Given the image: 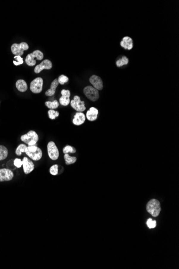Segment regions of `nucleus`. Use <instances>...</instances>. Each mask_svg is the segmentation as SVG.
Wrapping results in <instances>:
<instances>
[{
    "label": "nucleus",
    "mask_w": 179,
    "mask_h": 269,
    "mask_svg": "<svg viewBox=\"0 0 179 269\" xmlns=\"http://www.w3.org/2000/svg\"><path fill=\"white\" fill-rule=\"evenodd\" d=\"M147 210L153 217H157L161 211L160 202L155 199L150 200L147 204Z\"/></svg>",
    "instance_id": "f257e3e1"
},
{
    "label": "nucleus",
    "mask_w": 179,
    "mask_h": 269,
    "mask_svg": "<svg viewBox=\"0 0 179 269\" xmlns=\"http://www.w3.org/2000/svg\"><path fill=\"white\" fill-rule=\"evenodd\" d=\"M22 142H25L29 146H35L39 140L38 134L34 130H30L27 134L23 135L21 137Z\"/></svg>",
    "instance_id": "f03ea898"
},
{
    "label": "nucleus",
    "mask_w": 179,
    "mask_h": 269,
    "mask_svg": "<svg viewBox=\"0 0 179 269\" xmlns=\"http://www.w3.org/2000/svg\"><path fill=\"white\" fill-rule=\"evenodd\" d=\"M25 153L28 156L34 161L40 160L43 156L42 150L40 148H38L35 146L27 147Z\"/></svg>",
    "instance_id": "7ed1b4c3"
},
{
    "label": "nucleus",
    "mask_w": 179,
    "mask_h": 269,
    "mask_svg": "<svg viewBox=\"0 0 179 269\" xmlns=\"http://www.w3.org/2000/svg\"><path fill=\"white\" fill-rule=\"evenodd\" d=\"M43 54L40 50H35L32 53L29 54L25 59V62L29 66H34L36 64V60H41L43 59Z\"/></svg>",
    "instance_id": "20e7f679"
},
{
    "label": "nucleus",
    "mask_w": 179,
    "mask_h": 269,
    "mask_svg": "<svg viewBox=\"0 0 179 269\" xmlns=\"http://www.w3.org/2000/svg\"><path fill=\"white\" fill-rule=\"evenodd\" d=\"M84 95L90 101L95 102L99 98V94L98 90L92 86H87L84 88Z\"/></svg>",
    "instance_id": "39448f33"
},
{
    "label": "nucleus",
    "mask_w": 179,
    "mask_h": 269,
    "mask_svg": "<svg viewBox=\"0 0 179 269\" xmlns=\"http://www.w3.org/2000/svg\"><path fill=\"white\" fill-rule=\"evenodd\" d=\"M29 45L25 42H22L21 43H14L11 46V52L13 55H16L22 56L24 54V51L29 49Z\"/></svg>",
    "instance_id": "423d86ee"
},
{
    "label": "nucleus",
    "mask_w": 179,
    "mask_h": 269,
    "mask_svg": "<svg viewBox=\"0 0 179 269\" xmlns=\"http://www.w3.org/2000/svg\"><path fill=\"white\" fill-rule=\"evenodd\" d=\"M43 79L41 77H37L33 80L30 84V90L33 93L39 94L43 90Z\"/></svg>",
    "instance_id": "0eeeda50"
},
{
    "label": "nucleus",
    "mask_w": 179,
    "mask_h": 269,
    "mask_svg": "<svg viewBox=\"0 0 179 269\" xmlns=\"http://www.w3.org/2000/svg\"><path fill=\"white\" fill-rule=\"evenodd\" d=\"M71 106L76 111L79 112L84 111L86 109L85 106V102L81 101L80 97L78 96H74V98L70 102Z\"/></svg>",
    "instance_id": "6e6552de"
},
{
    "label": "nucleus",
    "mask_w": 179,
    "mask_h": 269,
    "mask_svg": "<svg viewBox=\"0 0 179 269\" xmlns=\"http://www.w3.org/2000/svg\"><path fill=\"white\" fill-rule=\"evenodd\" d=\"M47 152L49 158L52 160H56L59 156V152L54 142H49L47 144Z\"/></svg>",
    "instance_id": "1a4fd4ad"
},
{
    "label": "nucleus",
    "mask_w": 179,
    "mask_h": 269,
    "mask_svg": "<svg viewBox=\"0 0 179 269\" xmlns=\"http://www.w3.org/2000/svg\"><path fill=\"white\" fill-rule=\"evenodd\" d=\"M13 172L9 169H0V182L10 181L14 178Z\"/></svg>",
    "instance_id": "9d476101"
},
{
    "label": "nucleus",
    "mask_w": 179,
    "mask_h": 269,
    "mask_svg": "<svg viewBox=\"0 0 179 269\" xmlns=\"http://www.w3.org/2000/svg\"><path fill=\"white\" fill-rule=\"evenodd\" d=\"M89 81L96 89L101 90L103 89V82L99 76L93 75L90 77Z\"/></svg>",
    "instance_id": "9b49d317"
},
{
    "label": "nucleus",
    "mask_w": 179,
    "mask_h": 269,
    "mask_svg": "<svg viewBox=\"0 0 179 269\" xmlns=\"http://www.w3.org/2000/svg\"><path fill=\"white\" fill-rule=\"evenodd\" d=\"M23 170L25 174H30L34 169V164L32 161H30L26 157H24L22 160Z\"/></svg>",
    "instance_id": "f8f14e48"
},
{
    "label": "nucleus",
    "mask_w": 179,
    "mask_h": 269,
    "mask_svg": "<svg viewBox=\"0 0 179 269\" xmlns=\"http://www.w3.org/2000/svg\"><path fill=\"white\" fill-rule=\"evenodd\" d=\"M52 68V62L49 60L46 59L41 62L40 64L35 66L34 71L35 73L38 74L40 73L43 69H50Z\"/></svg>",
    "instance_id": "ddd939ff"
},
{
    "label": "nucleus",
    "mask_w": 179,
    "mask_h": 269,
    "mask_svg": "<svg viewBox=\"0 0 179 269\" xmlns=\"http://www.w3.org/2000/svg\"><path fill=\"white\" fill-rule=\"evenodd\" d=\"M62 96L60 98V103L63 106H67L70 103V92L69 90L63 89L61 91Z\"/></svg>",
    "instance_id": "4468645a"
},
{
    "label": "nucleus",
    "mask_w": 179,
    "mask_h": 269,
    "mask_svg": "<svg viewBox=\"0 0 179 269\" xmlns=\"http://www.w3.org/2000/svg\"><path fill=\"white\" fill-rule=\"evenodd\" d=\"M86 119L85 114L82 112H77L74 116V118L73 120V122L74 125L79 126L83 124Z\"/></svg>",
    "instance_id": "2eb2a0df"
},
{
    "label": "nucleus",
    "mask_w": 179,
    "mask_h": 269,
    "mask_svg": "<svg viewBox=\"0 0 179 269\" xmlns=\"http://www.w3.org/2000/svg\"><path fill=\"white\" fill-rule=\"evenodd\" d=\"M120 45L125 49L130 50L133 48V41L129 37H125L120 43Z\"/></svg>",
    "instance_id": "dca6fc26"
},
{
    "label": "nucleus",
    "mask_w": 179,
    "mask_h": 269,
    "mask_svg": "<svg viewBox=\"0 0 179 269\" xmlns=\"http://www.w3.org/2000/svg\"><path fill=\"white\" fill-rule=\"evenodd\" d=\"M98 109H96L94 107H92L90 109L89 111H87L86 114L87 119L90 121H95L97 119L98 117Z\"/></svg>",
    "instance_id": "f3484780"
},
{
    "label": "nucleus",
    "mask_w": 179,
    "mask_h": 269,
    "mask_svg": "<svg viewBox=\"0 0 179 269\" xmlns=\"http://www.w3.org/2000/svg\"><path fill=\"white\" fill-rule=\"evenodd\" d=\"M59 84V83L58 82V80L57 79H55L52 82V83H51L50 89L47 90L46 91L45 95L47 96H52L54 95L55 93L56 89V88H57Z\"/></svg>",
    "instance_id": "a211bd4d"
},
{
    "label": "nucleus",
    "mask_w": 179,
    "mask_h": 269,
    "mask_svg": "<svg viewBox=\"0 0 179 269\" xmlns=\"http://www.w3.org/2000/svg\"><path fill=\"white\" fill-rule=\"evenodd\" d=\"M17 89L21 92H25L27 90V85L26 82L23 80H18L16 83Z\"/></svg>",
    "instance_id": "6ab92c4d"
},
{
    "label": "nucleus",
    "mask_w": 179,
    "mask_h": 269,
    "mask_svg": "<svg viewBox=\"0 0 179 269\" xmlns=\"http://www.w3.org/2000/svg\"><path fill=\"white\" fill-rule=\"evenodd\" d=\"M8 155V150L3 145H0V161L6 159Z\"/></svg>",
    "instance_id": "aec40b11"
},
{
    "label": "nucleus",
    "mask_w": 179,
    "mask_h": 269,
    "mask_svg": "<svg viewBox=\"0 0 179 269\" xmlns=\"http://www.w3.org/2000/svg\"><path fill=\"white\" fill-rule=\"evenodd\" d=\"M64 158L65 161V164L67 165H70L71 164L76 162L77 160V158L76 157H73L70 156L68 154H65L64 156Z\"/></svg>",
    "instance_id": "412c9836"
},
{
    "label": "nucleus",
    "mask_w": 179,
    "mask_h": 269,
    "mask_svg": "<svg viewBox=\"0 0 179 269\" xmlns=\"http://www.w3.org/2000/svg\"><path fill=\"white\" fill-rule=\"evenodd\" d=\"M45 105L48 108L53 110V109H57L59 106V103L56 100H54L53 102L47 101L45 102Z\"/></svg>",
    "instance_id": "4be33fe9"
},
{
    "label": "nucleus",
    "mask_w": 179,
    "mask_h": 269,
    "mask_svg": "<svg viewBox=\"0 0 179 269\" xmlns=\"http://www.w3.org/2000/svg\"><path fill=\"white\" fill-rule=\"evenodd\" d=\"M26 148L27 146H26V144H19L16 150V154L18 156H21L23 153H25Z\"/></svg>",
    "instance_id": "5701e85b"
},
{
    "label": "nucleus",
    "mask_w": 179,
    "mask_h": 269,
    "mask_svg": "<svg viewBox=\"0 0 179 269\" xmlns=\"http://www.w3.org/2000/svg\"><path fill=\"white\" fill-rule=\"evenodd\" d=\"M129 63V59L125 56H124L119 60H117L116 63L117 66L118 67H120L122 66L126 65Z\"/></svg>",
    "instance_id": "b1692460"
},
{
    "label": "nucleus",
    "mask_w": 179,
    "mask_h": 269,
    "mask_svg": "<svg viewBox=\"0 0 179 269\" xmlns=\"http://www.w3.org/2000/svg\"><path fill=\"white\" fill-rule=\"evenodd\" d=\"M48 116L51 119H55L56 117H58L59 116V112L56 111L54 110L51 109L48 111Z\"/></svg>",
    "instance_id": "393cba45"
},
{
    "label": "nucleus",
    "mask_w": 179,
    "mask_h": 269,
    "mask_svg": "<svg viewBox=\"0 0 179 269\" xmlns=\"http://www.w3.org/2000/svg\"><path fill=\"white\" fill-rule=\"evenodd\" d=\"M76 152V149L74 147H71L70 146H67L65 147H64L63 149V152L65 154H68L69 153H75Z\"/></svg>",
    "instance_id": "a878e982"
},
{
    "label": "nucleus",
    "mask_w": 179,
    "mask_h": 269,
    "mask_svg": "<svg viewBox=\"0 0 179 269\" xmlns=\"http://www.w3.org/2000/svg\"><path fill=\"white\" fill-rule=\"evenodd\" d=\"M57 80H58V82L59 84L63 85L65 83L68 82L69 81V78L67 76H65L64 75H61L59 77V79Z\"/></svg>",
    "instance_id": "bb28decb"
},
{
    "label": "nucleus",
    "mask_w": 179,
    "mask_h": 269,
    "mask_svg": "<svg viewBox=\"0 0 179 269\" xmlns=\"http://www.w3.org/2000/svg\"><path fill=\"white\" fill-rule=\"evenodd\" d=\"M147 226L150 229L154 228L156 226V221L150 218L147 222Z\"/></svg>",
    "instance_id": "cd10ccee"
},
{
    "label": "nucleus",
    "mask_w": 179,
    "mask_h": 269,
    "mask_svg": "<svg viewBox=\"0 0 179 269\" xmlns=\"http://www.w3.org/2000/svg\"><path fill=\"white\" fill-rule=\"evenodd\" d=\"M14 59L17 60V61H13V63H14V64L15 65H22V64L23 63V58H22L21 56H19V55H16V56H15Z\"/></svg>",
    "instance_id": "c85d7f7f"
},
{
    "label": "nucleus",
    "mask_w": 179,
    "mask_h": 269,
    "mask_svg": "<svg viewBox=\"0 0 179 269\" xmlns=\"http://www.w3.org/2000/svg\"><path fill=\"white\" fill-rule=\"evenodd\" d=\"M50 173L52 175L55 176L58 174V165L57 164H54L53 166H52L51 167V168L49 169Z\"/></svg>",
    "instance_id": "c756f323"
},
{
    "label": "nucleus",
    "mask_w": 179,
    "mask_h": 269,
    "mask_svg": "<svg viewBox=\"0 0 179 269\" xmlns=\"http://www.w3.org/2000/svg\"><path fill=\"white\" fill-rule=\"evenodd\" d=\"M14 165L15 167H16L17 168H21L23 165L22 163V161L19 159V158H16L14 161Z\"/></svg>",
    "instance_id": "7c9ffc66"
},
{
    "label": "nucleus",
    "mask_w": 179,
    "mask_h": 269,
    "mask_svg": "<svg viewBox=\"0 0 179 269\" xmlns=\"http://www.w3.org/2000/svg\"><path fill=\"white\" fill-rule=\"evenodd\" d=\"M0 103H1V102H0Z\"/></svg>",
    "instance_id": "2f4dec72"
}]
</instances>
